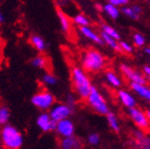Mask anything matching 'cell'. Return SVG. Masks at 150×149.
<instances>
[{"instance_id":"ac0fdd59","label":"cell","mask_w":150,"mask_h":149,"mask_svg":"<svg viewBox=\"0 0 150 149\" xmlns=\"http://www.w3.org/2000/svg\"><path fill=\"white\" fill-rule=\"evenodd\" d=\"M10 111L8 107L5 105H0V125L4 126L8 124V121L10 120Z\"/></svg>"},{"instance_id":"d6a6232c","label":"cell","mask_w":150,"mask_h":149,"mask_svg":"<svg viewBox=\"0 0 150 149\" xmlns=\"http://www.w3.org/2000/svg\"><path fill=\"white\" fill-rule=\"evenodd\" d=\"M6 22V16L0 12V23H4Z\"/></svg>"},{"instance_id":"9c48e42d","label":"cell","mask_w":150,"mask_h":149,"mask_svg":"<svg viewBox=\"0 0 150 149\" xmlns=\"http://www.w3.org/2000/svg\"><path fill=\"white\" fill-rule=\"evenodd\" d=\"M55 131L57 132V134L62 138L72 136L74 134L73 122L71 120H69L68 118L57 121L56 122Z\"/></svg>"},{"instance_id":"cb8c5ba5","label":"cell","mask_w":150,"mask_h":149,"mask_svg":"<svg viewBox=\"0 0 150 149\" xmlns=\"http://www.w3.org/2000/svg\"><path fill=\"white\" fill-rule=\"evenodd\" d=\"M102 31L105 32L106 34H108L109 36L112 37V38L117 40H120V34L114 28H112L111 26H109L107 24H103L102 25Z\"/></svg>"},{"instance_id":"d6986e66","label":"cell","mask_w":150,"mask_h":149,"mask_svg":"<svg viewBox=\"0 0 150 149\" xmlns=\"http://www.w3.org/2000/svg\"><path fill=\"white\" fill-rule=\"evenodd\" d=\"M104 10L111 18H112V19H117L120 15V10L117 8V6H114L111 3L106 4L104 6Z\"/></svg>"},{"instance_id":"603a6c76","label":"cell","mask_w":150,"mask_h":149,"mask_svg":"<svg viewBox=\"0 0 150 149\" xmlns=\"http://www.w3.org/2000/svg\"><path fill=\"white\" fill-rule=\"evenodd\" d=\"M57 78L52 73H46L42 77V82L46 86H54L57 83Z\"/></svg>"},{"instance_id":"8d00e7d4","label":"cell","mask_w":150,"mask_h":149,"mask_svg":"<svg viewBox=\"0 0 150 149\" xmlns=\"http://www.w3.org/2000/svg\"><path fill=\"white\" fill-rule=\"evenodd\" d=\"M0 1H1V0H0Z\"/></svg>"},{"instance_id":"52a82bcc","label":"cell","mask_w":150,"mask_h":149,"mask_svg":"<svg viewBox=\"0 0 150 149\" xmlns=\"http://www.w3.org/2000/svg\"><path fill=\"white\" fill-rule=\"evenodd\" d=\"M129 116L134 121V123L139 127L142 129H147L149 126V119L147 118L146 114L145 113H143L142 111H140L139 109L136 108V107H130L129 108Z\"/></svg>"},{"instance_id":"3957f363","label":"cell","mask_w":150,"mask_h":149,"mask_svg":"<svg viewBox=\"0 0 150 149\" xmlns=\"http://www.w3.org/2000/svg\"><path fill=\"white\" fill-rule=\"evenodd\" d=\"M105 64L103 55L97 50H88L82 56V66L88 71H98Z\"/></svg>"},{"instance_id":"5bb4252c","label":"cell","mask_w":150,"mask_h":149,"mask_svg":"<svg viewBox=\"0 0 150 149\" xmlns=\"http://www.w3.org/2000/svg\"><path fill=\"white\" fill-rule=\"evenodd\" d=\"M130 87L138 95H139L141 97H143L146 100L150 102V89L146 86H145V84H139V83L131 82Z\"/></svg>"},{"instance_id":"30bf717a","label":"cell","mask_w":150,"mask_h":149,"mask_svg":"<svg viewBox=\"0 0 150 149\" xmlns=\"http://www.w3.org/2000/svg\"><path fill=\"white\" fill-rule=\"evenodd\" d=\"M121 70L124 75L131 81L139 84H146V79L141 75L139 72L130 68L126 64H121Z\"/></svg>"},{"instance_id":"4316f807","label":"cell","mask_w":150,"mask_h":149,"mask_svg":"<svg viewBox=\"0 0 150 149\" xmlns=\"http://www.w3.org/2000/svg\"><path fill=\"white\" fill-rule=\"evenodd\" d=\"M133 41H134V44L137 46V47H143L145 45V38L144 36L139 34V33H135L134 36H133Z\"/></svg>"},{"instance_id":"8992f818","label":"cell","mask_w":150,"mask_h":149,"mask_svg":"<svg viewBox=\"0 0 150 149\" xmlns=\"http://www.w3.org/2000/svg\"><path fill=\"white\" fill-rule=\"evenodd\" d=\"M72 112V107L67 104H56L49 109V115L54 121L68 118Z\"/></svg>"},{"instance_id":"f546056e","label":"cell","mask_w":150,"mask_h":149,"mask_svg":"<svg viewBox=\"0 0 150 149\" xmlns=\"http://www.w3.org/2000/svg\"><path fill=\"white\" fill-rule=\"evenodd\" d=\"M109 3L115 6H124L129 3V0H109Z\"/></svg>"},{"instance_id":"277c9868","label":"cell","mask_w":150,"mask_h":149,"mask_svg":"<svg viewBox=\"0 0 150 149\" xmlns=\"http://www.w3.org/2000/svg\"><path fill=\"white\" fill-rule=\"evenodd\" d=\"M87 99H88L89 105L95 110L97 113L100 114H104V115H106L109 113L108 105L105 100L100 95V93L98 91V89L95 87L92 86L91 91L89 93L88 97H87Z\"/></svg>"},{"instance_id":"9a60e30c","label":"cell","mask_w":150,"mask_h":149,"mask_svg":"<svg viewBox=\"0 0 150 149\" xmlns=\"http://www.w3.org/2000/svg\"><path fill=\"white\" fill-rule=\"evenodd\" d=\"M30 41L32 47L39 52H44L47 48L46 41L39 35H32L30 39Z\"/></svg>"},{"instance_id":"44dd1931","label":"cell","mask_w":150,"mask_h":149,"mask_svg":"<svg viewBox=\"0 0 150 149\" xmlns=\"http://www.w3.org/2000/svg\"><path fill=\"white\" fill-rule=\"evenodd\" d=\"M105 77H106V81L112 85L114 86L115 88H118L121 86V81L119 79V77L116 75V74H115L112 71H107L105 73Z\"/></svg>"},{"instance_id":"f1b7e54d","label":"cell","mask_w":150,"mask_h":149,"mask_svg":"<svg viewBox=\"0 0 150 149\" xmlns=\"http://www.w3.org/2000/svg\"><path fill=\"white\" fill-rule=\"evenodd\" d=\"M119 46H120L121 51H124L126 53H131V52H132V47H131V46L129 45L128 43L124 42V41H120Z\"/></svg>"},{"instance_id":"83f0119b","label":"cell","mask_w":150,"mask_h":149,"mask_svg":"<svg viewBox=\"0 0 150 149\" xmlns=\"http://www.w3.org/2000/svg\"><path fill=\"white\" fill-rule=\"evenodd\" d=\"M99 140H100V138L98 134L96 133H93V134H90L88 138V143L91 145H97L98 143H99Z\"/></svg>"},{"instance_id":"6da1fadb","label":"cell","mask_w":150,"mask_h":149,"mask_svg":"<svg viewBox=\"0 0 150 149\" xmlns=\"http://www.w3.org/2000/svg\"><path fill=\"white\" fill-rule=\"evenodd\" d=\"M71 80L76 94L79 97L86 99L91 91L92 85L85 71L79 67H74L71 71Z\"/></svg>"},{"instance_id":"d4e9b609","label":"cell","mask_w":150,"mask_h":149,"mask_svg":"<svg viewBox=\"0 0 150 149\" xmlns=\"http://www.w3.org/2000/svg\"><path fill=\"white\" fill-rule=\"evenodd\" d=\"M74 23L77 25L82 27V26H88V20L86 16H84L83 14H77L74 17Z\"/></svg>"},{"instance_id":"484cf974","label":"cell","mask_w":150,"mask_h":149,"mask_svg":"<svg viewBox=\"0 0 150 149\" xmlns=\"http://www.w3.org/2000/svg\"><path fill=\"white\" fill-rule=\"evenodd\" d=\"M122 13H124L126 16L131 18V19H133V20H137L139 19V15L137 13L134 12V10L132 9V7H126V6H123L122 8Z\"/></svg>"},{"instance_id":"4dcf8cb0","label":"cell","mask_w":150,"mask_h":149,"mask_svg":"<svg viewBox=\"0 0 150 149\" xmlns=\"http://www.w3.org/2000/svg\"><path fill=\"white\" fill-rule=\"evenodd\" d=\"M75 104V99L73 97V96L70 95L68 97H67V105H69L70 106H73V105Z\"/></svg>"},{"instance_id":"7a4b0ae2","label":"cell","mask_w":150,"mask_h":149,"mask_svg":"<svg viewBox=\"0 0 150 149\" xmlns=\"http://www.w3.org/2000/svg\"><path fill=\"white\" fill-rule=\"evenodd\" d=\"M2 145L7 149H19L23 145V137L19 130L9 124L4 125L0 133Z\"/></svg>"},{"instance_id":"ffe728a7","label":"cell","mask_w":150,"mask_h":149,"mask_svg":"<svg viewBox=\"0 0 150 149\" xmlns=\"http://www.w3.org/2000/svg\"><path fill=\"white\" fill-rule=\"evenodd\" d=\"M57 15H58V18H59L60 23H61L62 30H63L64 32L69 31V30H70V22H69V20H68L67 16H66V15L64 14V13H63L61 10H58V11H57Z\"/></svg>"},{"instance_id":"8fae6325","label":"cell","mask_w":150,"mask_h":149,"mask_svg":"<svg viewBox=\"0 0 150 149\" xmlns=\"http://www.w3.org/2000/svg\"><path fill=\"white\" fill-rule=\"evenodd\" d=\"M59 145L63 149H78L81 146V141L76 138L72 136L62 138L60 140Z\"/></svg>"},{"instance_id":"836d02e7","label":"cell","mask_w":150,"mask_h":149,"mask_svg":"<svg viewBox=\"0 0 150 149\" xmlns=\"http://www.w3.org/2000/svg\"><path fill=\"white\" fill-rule=\"evenodd\" d=\"M144 71L146 75H148L150 77V66H145L144 67Z\"/></svg>"},{"instance_id":"e0dca14e","label":"cell","mask_w":150,"mask_h":149,"mask_svg":"<svg viewBox=\"0 0 150 149\" xmlns=\"http://www.w3.org/2000/svg\"><path fill=\"white\" fill-rule=\"evenodd\" d=\"M31 64L38 69H46L48 65V61L43 55H37L31 60Z\"/></svg>"},{"instance_id":"e575fe53","label":"cell","mask_w":150,"mask_h":149,"mask_svg":"<svg viewBox=\"0 0 150 149\" xmlns=\"http://www.w3.org/2000/svg\"><path fill=\"white\" fill-rule=\"evenodd\" d=\"M145 53L150 55V47H146V48H145Z\"/></svg>"},{"instance_id":"7c38bea8","label":"cell","mask_w":150,"mask_h":149,"mask_svg":"<svg viewBox=\"0 0 150 149\" xmlns=\"http://www.w3.org/2000/svg\"><path fill=\"white\" fill-rule=\"evenodd\" d=\"M81 34L89 40H92L98 44H104V41L101 38V36H98L95 31H93L88 26H82L81 27Z\"/></svg>"},{"instance_id":"7402d4cb","label":"cell","mask_w":150,"mask_h":149,"mask_svg":"<svg viewBox=\"0 0 150 149\" xmlns=\"http://www.w3.org/2000/svg\"><path fill=\"white\" fill-rule=\"evenodd\" d=\"M106 119H107V121L109 123V126L115 130V131L118 132L120 131V126H119V122H118V120L116 118V116L112 114V113H108L106 114Z\"/></svg>"},{"instance_id":"ba28073f","label":"cell","mask_w":150,"mask_h":149,"mask_svg":"<svg viewBox=\"0 0 150 149\" xmlns=\"http://www.w3.org/2000/svg\"><path fill=\"white\" fill-rule=\"evenodd\" d=\"M37 125L43 132H49L55 130L56 121H54L48 113H42L37 118Z\"/></svg>"},{"instance_id":"1f68e13d","label":"cell","mask_w":150,"mask_h":149,"mask_svg":"<svg viewBox=\"0 0 150 149\" xmlns=\"http://www.w3.org/2000/svg\"><path fill=\"white\" fill-rule=\"evenodd\" d=\"M131 7H132V9L134 10V12L137 13L138 14H140V13H141L142 9H141L140 6H131Z\"/></svg>"},{"instance_id":"2e32d148","label":"cell","mask_w":150,"mask_h":149,"mask_svg":"<svg viewBox=\"0 0 150 149\" xmlns=\"http://www.w3.org/2000/svg\"><path fill=\"white\" fill-rule=\"evenodd\" d=\"M101 38H102L103 41H104L105 43H106L110 47H112V49H115V50H117V51H121L119 43L117 42V40L114 39L112 37L109 36L108 34H106V33L104 32V31L101 32Z\"/></svg>"},{"instance_id":"d590c367","label":"cell","mask_w":150,"mask_h":149,"mask_svg":"<svg viewBox=\"0 0 150 149\" xmlns=\"http://www.w3.org/2000/svg\"><path fill=\"white\" fill-rule=\"evenodd\" d=\"M146 116H147V118L150 120V110H147L146 111Z\"/></svg>"},{"instance_id":"5b68a950","label":"cell","mask_w":150,"mask_h":149,"mask_svg":"<svg viewBox=\"0 0 150 149\" xmlns=\"http://www.w3.org/2000/svg\"><path fill=\"white\" fill-rule=\"evenodd\" d=\"M32 105L41 111H47L54 105V97L50 92L47 90H41L31 98Z\"/></svg>"},{"instance_id":"4fadbf2b","label":"cell","mask_w":150,"mask_h":149,"mask_svg":"<svg viewBox=\"0 0 150 149\" xmlns=\"http://www.w3.org/2000/svg\"><path fill=\"white\" fill-rule=\"evenodd\" d=\"M118 97H119L120 101L126 107L130 108V107H135L136 106L137 103H136L135 98L131 96L129 92H127L125 90H120L118 92Z\"/></svg>"}]
</instances>
